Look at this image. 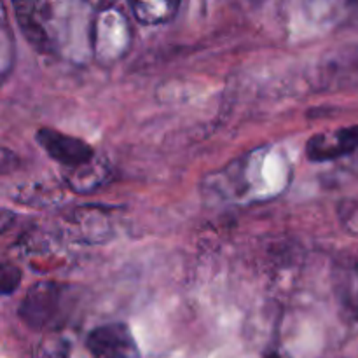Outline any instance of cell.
<instances>
[{"label": "cell", "instance_id": "1", "mask_svg": "<svg viewBox=\"0 0 358 358\" xmlns=\"http://www.w3.org/2000/svg\"><path fill=\"white\" fill-rule=\"evenodd\" d=\"M76 306V294L69 283L44 280L28 289L17 308V317L35 332H58L66 327Z\"/></svg>", "mask_w": 358, "mask_h": 358}, {"label": "cell", "instance_id": "2", "mask_svg": "<svg viewBox=\"0 0 358 358\" xmlns=\"http://www.w3.org/2000/svg\"><path fill=\"white\" fill-rule=\"evenodd\" d=\"M84 348L90 358H142L138 343L124 322H108L91 329Z\"/></svg>", "mask_w": 358, "mask_h": 358}, {"label": "cell", "instance_id": "3", "mask_svg": "<svg viewBox=\"0 0 358 358\" xmlns=\"http://www.w3.org/2000/svg\"><path fill=\"white\" fill-rule=\"evenodd\" d=\"M35 140L42 147V150L52 161L62 164L66 171L77 170V168L90 164L91 161L98 157L93 147L86 140L66 135V133L48 128V126H44V128L35 133Z\"/></svg>", "mask_w": 358, "mask_h": 358}, {"label": "cell", "instance_id": "4", "mask_svg": "<svg viewBox=\"0 0 358 358\" xmlns=\"http://www.w3.org/2000/svg\"><path fill=\"white\" fill-rule=\"evenodd\" d=\"M51 3L48 2H16L13 3L14 16L23 37L41 55H55V38L48 27L51 21Z\"/></svg>", "mask_w": 358, "mask_h": 358}, {"label": "cell", "instance_id": "5", "mask_svg": "<svg viewBox=\"0 0 358 358\" xmlns=\"http://www.w3.org/2000/svg\"><path fill=\"white\" fill-rule=\"evenodd\" d=\"M358 152V124L343 126L332 131H320L310 136L304 154L311 163L346 159Z\"/></svg>", "mask_w": 358, "mask_h": 358}, {"label": "cell", "instance_id": "6", "mask_svg": "<svg viewBox=\"0 0 358 358\" xmlns=\"http://www.w3.org/2000/svg\"><path fill=\"white\" fill-rule=\"evenodd\" d=\"M93 34V48L94 52H96V58L107 59L108 49H110V38L112 48H114V59L121 58L128 51L131 31H129L128 20L119 10H112V31L107 14H105V10H101L96 16V21H94Z\"/></svg>", "mask_w": 358, "mask_h": 358}, {"label": "cell", "instance_id": "7", "mask_svg": "<svg viewBox=\"0 0 358 358\" xmlns=\"http://www.w3.org/2000/svg\"><path fill=\"white\" fill-rule=\"evenodd\" d=\"M332 287L341 310L353 320H358V261L341 257L332 266Z\"/></svg>", "mask_w": 358, "mask_h": 358}, {"label": "cell", "instance_id": "8", "mask_svg": "<svg viewBox=\"0 0 358 358\" xmlns=\"http://www.w3.org/2000/svg\"><path fill=\"white\" fill-rule=\"evenodd\" d=\"M107 175L108 166L96 157L90 164H84V166L77 168V170L69 171L65 180L69 182V185L76 192H90L100 187L103 180H107Z\"/></svg>", "mask_w": 358, "mask_h": 358}, {"label": "cell", "instance_id": "9", "mask_svg": "<svg viewBox=\"0 0 358 358\" xmlns=\"http://www.w3.org/2000/svg\"><path fill=\"white\" fill-rule=\"evenodd\" d=\"M178 7V2H129L133 17L145 27L168 23L177 16Z\"/></svg>", "mask_w": 358, "mask_h": 358}, {"label": "cell", "instance_id": "10", "mask_svg": "<svg viewBox=\"0 0 358 358\" xmlns=\"http://www.w3.org/2000/svg\"><path fill=\"white\" fill-rule=\"evenodd\" d=\"M34 358H77L76 348L70 339L63 336H51L38 345Z\"/></svg>", "mask_w": 358, "mask_h": 358}, {"label": "cell", "instance_id": "11", "mask_svg": "<svg viewBox=\"0 0 358 358\" xmlns=\"http://www.w3.org/2000/svg\"><path fill=\"white\" fill-rule=\"evenodd\" d=\"M21 271L17 266L10 264V262H2L0 268V289H2V296H10L16 292L17 287L21 283Z\"/></svg>", "mask_w": 358, "mask_h": 358}, {"label": "cell", "instance_id": "12", "mask_svg": "<svg viewBox=\"0 0 358 358\" xmlns=\"http://www.w3.org/2000/svg\"><path fill=\"white\" fill-rule=\"evenodd\" d=\"M10 41H13V37H10L9 24L6 23V20H3V23H2V77L3 79L7 77L10 65H13L14 45Z\"/></svg>", "mask_w": 358, "mask_h": 358}, {"label": "cell", "instance_id": "13", "mask_svg": "<svg viewBox=\"0 0 358 358\" xmlns=\"http://www.w3.org/2000/svg\"><path fill=\"white\" fill-rule=\"evenodd\" d=\"M262 358H290V355L280 345H269L262 352Z\"/></svg>", "mask_w": 358, "mask_h": 358}, {"label": "cell", "instance_id": "14", "mask_svg": "<svg viewBox=\"0 0 358 358\" xmlns=\"http://www.w3.org/2000/svg\"><path fill=\"white\" fill-rule=\"evenodd\" d=\"M350 159H352V163H350V168H352V170L358 175V152L353 157H350Z\"/></svg>", "mask_w": 358, "mask_h": 358}]
</instances>
